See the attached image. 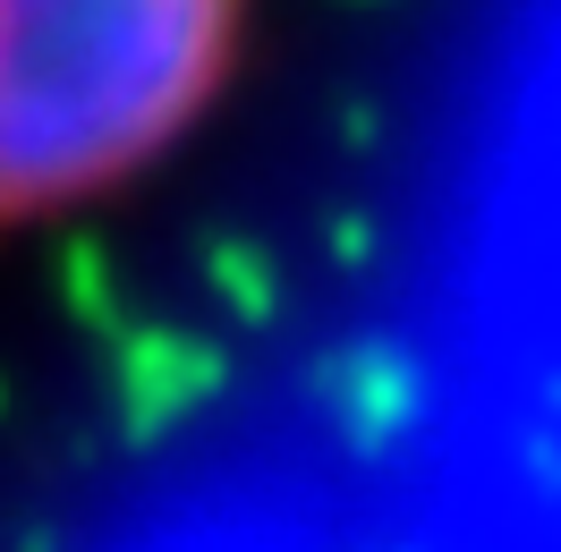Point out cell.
Masks as SVG:
<instances>
[{
	"instance_id": "obj_1",
	"label": "cell",
	"mask_w": 561,
	"mask_h": 552,
	"mask_svg": "<svg viewBox=\"0 0 561 552\" xmlns=\"http://www.w3.org/2000/svg\"><path fill=\"white\" fill-rule=\"evenodd\" d=\"M213 9H0V221L94 196L205 111Z\"/></svg>"
}]
</instances>
